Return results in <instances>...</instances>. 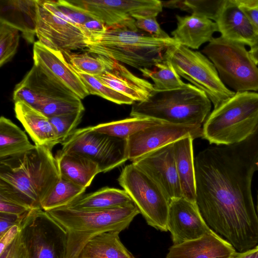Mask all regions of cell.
Listing matches in <instances>:
<instances>
[{
	"label": "cell",
	"mask_w": 258,
	"mask_h": 258,
	"mask_svg": "<svg viewBox=\"0 0 258 258\" xmlns=\"http://www.w3.org/2000/svg\"><path fill=\"white\" fill-rule=\"evenodd\" d=\"M196 204L208 226L238 252L258 243L251 183L257 169L237 144L208 147L195 159Z\"/></svg>",
	"instance_id": "1"
},
{
	"label": "cell",
	"mask_w": 258,
	"mask_h": 258,
	"mask_svg": "<svg viewBox=\"0 0 258 258\" xmlns=\"http://www.w3.org/2000/svg\"><path fill=\"white\" fill-rule=\"evenodd\" d=\"M52 149L34 145L25 152L0 159V198L30 210L41 203L60 178Z\"/></svg>",
	"instance_id": "2"
},
{
	"label": "cell",
	"mask_w": 258,
	"mask_h": 258,
	"mask_svg": "<svg viewBox=\"0 0 258 258\" xmlns=\"http://www.w3.org/2000/svg\"><path fill=\"white\" fill-rule=\"evenodd\" d=\"M177 44L172 37L158 38L138 29L133 18L90 38L85 50L139 70L163 61L167 51Z\"/></svg>",
	"instance_id": "3"
},
{
	"label": "cell",
	"mask_w": 258,
	"mask_h": 258,
	"mask_svg": "<svg viewBox=\"0 0 258 258\" xmlns=\"http://www.w3.org/2000/svg\"><path fill=\"white\" fill-rule=\"evenodd\" d=\"M47 212L67 232L65 258H78L91 239L106 232H120L140 213L134 203L102 210L82 211L62 207Z\"/></svg>",
	"instance_id": "4"
},
{
	"label": "cell",
	"mask_w": 258,
	"mask_h": 258,
	"mask_svg": "<svg viewBox=\"0 0 258 258\" xmlns=\"http://www.w3.org/2000/svg\"><path fill=\"white\" fill-rule=\"evenodd\" d=\"M211 103L204 92L186 83L176 89L154 90L145 100L132 105L130 116L202 125L210 114Z\"/></svg>",
	"instance_id": "5"
},
{
	"label": "cell",
	"mask_w": 258,
	"mask_h": 258,
	"mask_svg": "<svg viewBox=\"0 0 258 258\" xmlns=\"http://www.w3.org/2000/svg\"><path fill=\"white\" fill-rule=\"evenodd\" d=\"M257 123L258 93L236 92L210 113L203 138L217 146L239 144L254 133Z\"/></svg>",
	"instance_id": "6"
},
{
	"label": "cell",
	"mask_w": 258,
	"mask_h": 258,
	"mask_svg": "<svg viewBox=\"0 0 258 258\" xmlns=\"http://www.w3.org/2000/svg\"><path fill=\"white\" fill-rule=\"evenodd\" d=\"M214 64L219 77L235 92L258 91V67L244 44L213 37L202 50Z\"/></svg>",
	"instance_id": "7"
},
{
	"label": "cell",
	"mask_w": 258,
	"mask_h": 258,
	"mask_svg": "<svg viewBox=\"0 0 258 258\" xmlns=\"http://www.w3.org/2000/svg\"><path fill=\"white\" fill-rule=\"evenodd\" d=\"M165 57L180 77L206 93L214 109L235 94L223 83L214 64L203 53L177 44L167 51Z\"/></svg>",
	"instance_id": "8"
},
{
	"label": "cell",
	"mask_w": 258,
	"mask_h": 258,
	"mask_svg": "<svg viewBox=\"0 0 258 258\" xmlns=\"http://www.w3.org/2000/svg\"><path fill=\"white\" fill-rule=\"evenodd\" d=\"M147 224L161 231H167L170 201L160 186L133 163L125 166L118 179Z\"/></svg>",
	"instance_id": "9"
},
{
	"label": "cell",
	"mask_w": 258,
	"mask_h": 258,
	"mask_svg": "<svg viewBox=\"0 0 258 258\" xmlns=\"http://www.w3.org/2000/svg\"><path fill=\"white\" fill-rule=\"evenodd\" d=\"M60 144L61 151L89 159L101 172H108L128 160L126 140L97 132L93 126L76 129Z\"/></svg>",
	"instance_id": "10"
},
{
	"label": "cell",
	"mask_w": 258,
	"mask_h": 258,
	"mask_svg": "<svg viewBox=\"0 0 258 258\" xmlns=\"http://www.w3.org/2000/svg\"><path fill=\"white\" fill-rule=\"evenodd\" d=\"M29 258H65L67 234L46 211H28L20 224Z\"/></svg>",
	"instance_id": "11"
},
{
	"label": "cell",
	"mask_w": 258,
	"mask_h": 258,
	"mask_svg": "<svg viewBox=\"0 0 258 258\" xmlns=\"http://www.w3.org/2000/svg\"><path fill=\"white\" fill-rule=\"evenodd\" d=\"M36 36L46 47L62 53L86 49L89 38L76 25L53 14L37 0Z\"/></svg>",
	"instance_id": "12"
},
{
	"label": "cell",
	"mask_w": 258,
	"mask_h": 258,
	"mask_svg": "<svg viewBox=\"0 0 258 258\" xmlns=\"http://www.w3.org/2000/svg\"><path fill=\"white\" fill-rule=\"evenodd\" d=\"M72 4L102 22L107 28L133 18L135 15L157 16L162 11L159 0H71Z\"/></svg>",
	"instance_id": "13"
},
{
	"label": "cell",
	"mask_w": 258,
	"mask_h": 258,
	"mask_svg": "<svg viewBox=\"0 0 258 258\" xmlns=\"http://www.w3.org/2000/svg\"><path fill=\"white\" fill-rule=\"evenodd\" d=\"M188 136L203 137L202 125L163 121L141 130L127 139L128 160L133 162L158 148Z\"/></svg>",
	"instance_id": "14"
},
{
	"label": "cell",
	"mask_w": 258,
	"mask_h": 258,
	"mask_svg": "<svg viewBox=\"0 0 258 258\" xmlns=\"http://www.w3.org/2000/svg\"><path fill=\"white\" fill-rule=\"evenodd\" d=\"M132 163L156 182L170 201L182 197L173 143L151 151Z\"/></svg>",
	"instance_id": "15"
},
{
	"label": "cell",
	"mask_w": 258,
	"mask_h": 258,
	"mask_svg": "<svg viewBox=\"0 0 258 258\" xmlns=\"http://www.w3.org/2000/svg\"><path fill=\"white\" fill-rule=\"evenodd\" d=\"M167 229L171 233L173 244L214 232L204 220L196 203L183 197L170 202Z\"/></svg>",
	"instance_id": "16"
},
{
	"label": "cell",
	"mask_w": 258,
	"mask_h": 258,
	"mask_svg": "<svg viewBox=\"0 0 258 258\" xmlns=\"http://www.w3.org/2000/svg\"><path fill=\"white\" fill-rule=\"evenodd\" d=\"M34 64L61 82L81 99L90 95L81 78L62 52L34 43Z\"/></svg>",
	"instance_id": "17"
},
{
	"label": "cell",
	"mask_w": 258,
	"mask_h": 258,
	"mask_svg": "<svg viewBox=\"0 0 258 258\" xmlns=\"http://www.w3.org/2000/svg\"><path fill=\"white\" fill-rule=\"evenodd\" d=\"M224 38L247 45L258 43V33L235 0H224L215 20Z\"/></svg>",
	"instance_id": "18"
},
{
	"label": "cell",
	"mask_w": 258,
	"mask_h": 258,
	"mask_svg": "<svg viewBox=\"0 0 258 258\" xmlns=\"http://www.w3.org/2000/svg\"><path fill=\"white\" fill-rule=\"evenodd\" d=\"M95 77L135 102L145 100L155 90L153 84L135 76L122 63L114 60L103 73Z\"/></svg>",
	"instance_id": "19"
},
{
	"label": "cell",
	"mask_w": 258,
	"mask_h": 258,
	"mask_svg": "<svg viewBox=\"0 0 258 258\" xmlns=\"http://www.w3.org/2000/svg\"><path fill=\"white\" fill-rule=\"evenodd\" d=\"M236 252L230 243L214 232L173 244L166 258H232Z\"/></svg>",
	"instance_id": "20"
},
{
	"label": "cell",
	"mask_w": 258,
	"mask_h": 258,
	"mask_svg": "<svg viewBox=\"0 0 258 258\" xmlns=\"http://www.w3.org/2000/svg\"><path fill=\"white\" fill-rule=\"evenodd\" d=\"M14 110L35 145L52 149L60 143L49 117L42 112L23 101L15 102Z\"/></svg>",
	"instance_id": "21"
},
{
	"label": "cell",
	"mask_w": 258,
	"mask_h": 258,
	"mask_svg": "<svg viewBox=\"0 0 258 258\" xmlns=\"http://www.w3.org/2000/svg\"><path fill=\"white\" fill-rule=\"evenodd\" d=\"M176 18L177 27L171 32L172 38L190 49H197L205 43L209 42L214 33L218 31L215 22L200 15H176Z\"/></svg>",
	"instance_id": "22"
},
{
	"label": "cell",
	"mask_w": 258,
	"mask_h": 258,
	"mask_svg": "<svg viewBox=\"0 0 258 258\" xmlns=\"http://www.w3.org/2000/svg\"><path fill=\"white\" fill-rule=\"evenodd\" d=\"M37 0L1 1L0 21L5 22L22 32L29 42L36 36Z\"/></svg>",
	"instance_id": "23"
},
{
	"label": "cell",
	"mask_w": 258,
	"mask_h": 258,
	"mask_svg": "<svg viewBox=\"0 0 258 258\" xmlns=\"http://www.w3.org/2000/svg\"><path fill=\"white\" fill-rule=\"evenodd\" d=\"M55 158L60 176L85 188L101 172L95 162L77 153L59 150Z\"/></svg>",
	"instance_id": "24"
},
{
	"label": "cell",
	"mask_w": 258,
	"mask_h": 258,
	"mask_svg": "<svg viewBox=\"0 0 258 258\" xmlns=\"http://www.w3.org/2000/svg\"><path fill=\"white\" fill-rule=\"evenodd\" d=\"M194 139L188 136L173 143V150L182 197L196 203Z\"/></svg>",
	"instance_id": "25"
},
{
	"label": "cell",
	"mask_w": 258,
	"mask_h": 258,
	"mask_svg": "<svg viewBox=\"0 0 258 258\" xmlns=\"http://www.w3.org/2000/svg\"><path fill=\"white\" fill-rule=\"evenodd\" d=\"M132 203L133 201L124 190L104 187L95 192L83 194L65 207L77 210L95 211Z\"/></svg>",
	"instance_id": "26"
},
{
	"label": "cell",
	"mask_w": 258,
	"mask_h": 258,
	"mask_svg": "<svg viewBox=\"0 0 258 258\" xmlns=\"http://www.w3.org/2000/svg\"><path fill=\"white\" fill-rule=\"evenodd\" d=\"M21 82L38 97L41 102V107L54 99L76 95L61 82L34 64Z\"/></svg>",
	"instance_id": "27"
},
{
	"label": "cell",
	"mask_w": 258,
	"mask_h": 258,
	"mask_svg": "<svg viewBox=\"0 0 258 258\" xmlns=\"http://www.w3.org/2000/svg\"><path fill=\"white\" fill-rule=\"evenodd\" d=\"M117 231L98 234L86 244L78 258H136L124 246Z\"/></svg>",
	"instance_id": "28"
},
{
	"label": "cell",
	"mask_w": 258,
	"mask_h": 258,
	"mask_svg": "<svg viewBox=\"0 0 258 258\" xmlns=\"http://www.w3.org/2000/svg\"><path fill=\"white\" fill-rule=\"evenodd\" d=\"M34 146L19 127L6 117H1L0 159L25 152Z\"/></svg>",
	"instance_id": "29"
},
{
	"label": "cell",
	"mask_w": 258,
	"mask_h": 258,
	"mask_svg": "<svg viewBox=\"0 0 258 258\" xmlns=\"http://www.w3.org/2000/svg\"><path fill=\"white\" fill-rule=\"evenodd\" d=\"M162 122L163 121L151 118L131 117L100 123L93 126V128L97 132L127 140L136 133Z\"/></svg>",
	"instance_id": "30"
},
{
	"label": "cell",
	"mask_w": 258,
	"mask_h": 258,
	"mask_svg": "<svg viewBox=\"0 0 258 258\" xmlns=\"http://www.w3.org/2000/svg\"><path fill=\"white\" fill-rule=\"evenodd\" d=\"M142 75L150 78L153 82V87L156 91L173 90L185 86L186 83L182 81L170 61L165 59L157 63L153 69H139Z\"/></svg>",
	"instance_id": "31"
},
{
	"label": "cell",
	"mask_w": 258,
	"mask_h": 258,
	"mask_svg": "<svg viewBox=\"0 0 258 258\" xmlns=\"http://www.w3.org/2000/svg\"><path fill=\"white\" fill-rule=\"evenodd\" d=\"M86 188L60 176L49 194L41 203V209L45 211L68 206L83 195Z\"/></svg>",
	"instance_id": "32"
},
{
	"label": "cell",
	"mask_w": 258,
	"mask_h": 258,
	"mask_svg": "<svg viewBox=\"0 0 258 258\" xmlns=\"http://www.w3.org/2000/svg\"><path fill=\"white\" fill-rule=\"evenodd\" d=\"M63 54L76 71L94 77L103 73L113 60L96 54L92 56L88 52Z\"/></svg>",
	"instance_id": "33"
},
{
	"label": "cell",
	"mask_w": 258,
	"mask_h": 258,
	"mask_svg": "<svg viewBox=\"0 0 258 258\" xmlns=\"http://www.w3.org/2000/svg\"><path fill=\"white\" fill-rule=\"evenodd\" d=\"M224 0H175L161 1L163 7L179 9L215 21Z\"/></svg>",
	"instance_id": "34"
},
{
	"label": "cell",
	"mask_w": 258,
	"mask_h": 258,
	"mask_svg": "<svg viewBox=\"0 0 258 258\" xmlns=\"http://www.w3.org/2000/svg\"><path fill=\"white\" fill-rule=\"evenodd\" d=\"M41 2L43 6L53 14L68 22L79 26L81 28L85 23L94 18L85 11L72 4L69 1Z\"/></svg>",
	"instance_id": "35"
},
{
	"label": "cell",
	"mask_w": 258,
	"mask_h": 258,
	"mask_svg": "<svg viewBox=\"0 0 258 258\" xmlns=\"http://www.w3.org/2000/svg\"><path fill=\"white\" fill-rule=\"evenodd\" d=\"M76 72L81 78L89 94L99 96L118 104H133L135 103L132 99L106 86L95 77L77 71Z\"/></svg>",
	"instance_id": "36"
},
{
	"label": "cell",
	"mask_w": 258,
	"mask_h": 258,
	"mask_svg": "<svg viewBox=\"0 0 258 258\" xmlns=\"http://www.w3.org/2000/svg\"><path fill=\"white\" fill-rule=\"evenodd\" d=\"M20 40L19 30L0 21V66L9 61L16 54Z\"/></svg>",
	"instance_id": "37"
},
{
	"label": "cell",
	"mask_w": 258,
	"mask_h": 258,
	"mask_svg": "<svg viewBox=\"0 0 258 258\" xmlns=\"http://www.w3.org/2000/svg\"><path fill=\"white\" fill-rule=\"evenodd\" d=\"M48 117L85 110L81 99L77 95L59 98L48 101L39 109Z\"/></svg>",
	"instance_id": "38"
},
{
	"label": "cell",
	"mask_w": 258,
	"mask_h": 258,
	"mask_svg": "<svg viewBox=\"0 0 258 258\" xmlns=\"http://www.w3.org/2000/svg\"><path fill=\"white\" fill-rule=\"evenodd\" d=\"M84 111L80 110L49 117L60 143L77 129Z\"/></svg>",
	"instance_id": "39"
},
{
	"label": "cell",
	"mask_w": 258,
	"mask_h": 258,
	"mask_svg": "<svg viewBox=\"0 0 258 258\" xmlns=\"http://www.w3.org/2000/svg\"><path fill=\"white\" fill-rule=\"evenodd\" d=\"M156 16H143L135 15L132 17L135 20L138 29L152 36L161 39H169L171 37L163 31L157 21Z\"/></svg>",
	"instance_id": "40"
},
{
	"label": "cell",
	"mask_w": 258,
	"mask_h": 258,
	"mask_svg": "<svg viewBox=\"0 0 258 258\" xmlns=\"http://www.w3.org/2000/svg\"><path fill=\"white\" fill-rule=\"evenodd\" d=\"M0 258H29L21 230L12 243L0 254Z\"/></svg>",
	"instance_id": "41"
},
{
	"label": "cell",
	"mask_w": 258,
	"mask_h": 258,
	"mask_svg": "<svg viewBox=\"0 0 258 258\" xmlns=\"http://www.w3.org/2000/svg\"><path fill=\"white\" fill-rule=\"evenodd\" d=\"M258 33V0H235Z\"/></svg>",
	"instance_id": "42"
},
{
	"label": "cell",
	"mask_w": 258,
	"mask_h": 258,
	"mask_svg": "<svg viewBox=\"0 0 258 258\" xmlns=\"http://www.w3.org/2000/svg\"><path fill=\"white\" fill-rule=\"evenodd\" d=\"M30 210L24 206L0 198V213L22 216Z\"/></svg>",
	"instance_id": "43"
},
{
	"label": "cell",
	"mask_w": 258,
	"mask_h": 258,
	"mask_svg": "<svg viewBox=\"0 0 258 258\" xmlns=\"http://www.w3.org/2000/svg\"><path fill=\"white\" fill-rule=\"evenodd\" d=\"M26 214L22 216H17L0 213V236H2L12 226L15 225H20Z\"/></svg>",
	"instance_id": "44"
},
{
	"label": "cell",
	"mask_w": 258,
	"mask_h": 258,
	"mask_svg": "<svg viewBox=\"0 0 258 258\" xmlns=\"http://www.w3.org/2000/svg\"><path fill=\"white\" fill-rule=\"evenodd\" d=\"M107 28L104 24L95 18L88 20L82 26V30L89 39L101 34L105 31Z\"/></svg>",
	"instance_id": "45"
},
{
	"label": "cell",
	"mask_w": 258,
	"mask_h": 258,
	"mask_svg": "<svg viewBox=\"0 0 258 258\" xmlns=\"http://www.w3.org/2000/svg\"><path fill=\"white\" fill-rule=\"evenodd\" d=\"M21 228L20 225H15L0 236V254L9 246L17 237Z\"/></svg>",
	"instance_id": "46"
},
{
	"label": "cell",
	"mask_w": 258,
	"mask_h": 258,
	"mask_svg": "<svg viewBox=\"0 0 258 258\" xmlns=\"http://www.w3.org/2000/svg\"><path fill=\"white\" fill-rule=\"evenodd\" d=\"M258 251L256 247L243 252H236L232 258H255Z\"/></svg>",
	"instance_id": "47"
},
{
	"label": "cell",
	"mask_w": 258,
	"mask_h": 258,
	"mask_svg": "<svg viewBox=\"0 0 258 258\" xmlns=\"http://www.w3.org/2000/svg\"><path fill=\"white\" fill-rule=\"evenodd\" d=\"M248 51L254 63L256 66H258V43L254 46L250 47V49Z\"/></svg>",
	"instance_id": "48"
},
{
	"label": "cell",
	"mask_w": 258,
	"mask_h": 258,
	"mask_svg": "<svg viewBox=\"0 0 258 258\" xmlns=\"http://www.w3.org/2000/svg\"><path fill=\"white\" fill-rule=\"evenodd\" d=\"M253 139L258 143V123L254 133L251 135Z\"/></svg>",
	"instance_id": "49"
},
{
	"label": "cell",
	"mask_w": 258,
	"mask_h": 258,
	"mask_svg": "<svg viewBox=\"0 0 258 258\" xmlns=\"http://www.w3.org/2000/svg\"><path fill=\"white\" fill-rule=\"evenodd\" d=\"M257 247H258V245H257ZM255 258H258V251H257V253H256V256H255Z\"/></svg>",
	"instance_id": "50"
},
{
	"label": "cell",
	"mask_w": 258,
	"mask_h": 258,
	"mask_svg": "<svg viewBox=\"0 0 258 258\" xmlns=\"http://www.w3.org/2000/svg\"><path fill=\"white\" fill-rule=\"evenodd\" d=\"M255 165L257 167V168L258 169V162L255 163Z\"/></svg>",
	"instance_id": "51"
},
{
	"label": "cell",
	"mask_w": 258,
	"mask_h": 258,
	"mask_svg": "<svg viewBox=\"0 0 258 258\" xmlns=\"http://www.w3.org/2000/svg\"><path fill=\"white\" fill-rule=\"evenodd\" d=\"M257 210L258 212V196H257Z\"/></svg>",
	"instance_id": "52"
}]
</instances>
